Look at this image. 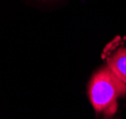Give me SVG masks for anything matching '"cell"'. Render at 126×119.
Here are the masks:
<instances>
[{
  "mask_svg": "<svg viewBox=\"0 0 126 119\" xmlns=\"http://www.w3.org/2000/svg\"><path fill=\"white\" fill-rule=\"evenodd\" d=\"M88 95L95 110V119H115L119 109V98L126 95V83L104 66L92 76Z\"/></svg>",
  "mask_w": 126,
  "mask_h": 119,
  "instance_id": "1",
  "label": "cell"
},
{
  "mask_svg": "<svg viewBox=\"0 0 126 119\" xmlns=\"http://www.w3.org/2000/svg\"><path fill=\"white\" fill-rule=\"evenodd\" d=\"M107 66L114 75L126 83V47H120L107 58Z\"/></svg>",
  "mask_w": 126,
  "mask_h": 119,
  "instance_id": "2",
  "label": "cell"
}]
</instances>
